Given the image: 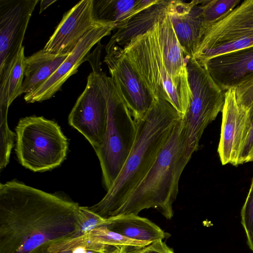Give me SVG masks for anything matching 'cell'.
Listing matches in <instances>:
<instances>
[{"label":"cell","instance_id":"16","mask_svg":"<svg viewBox=\"0 0 253 253\" xmlns=\"http://www.w3.org/2000/svg\"><path fill=\"white\" fill-rule=\"evenodd\" d=\"M154 26L164 64L169 76L175 85L191 95L186 59L169 12L156 21Z\"/></svg>","mask_w":253,"mask_h":253},{"label":"cell","instance_id":"20","mask_svg":"<svg viewBox=\"0 0 253 253\" xmlns=\"http://www.w3.org/2000/svg\"><path fill=\"white\" fill-rule=\"evenodd\" d=\"M69 54H53L42 49L26 57L22 93H30L40 87Z\"/></svg>","mask_w":253,"mask_h":253},{"label":"cell","instance_id":"10","mask_svg":"<svg viewBox=\"0 0 253 253\" xmlns=\"http://www.w3.org/2000/svg\"><path fill=\"white\" fill-rule=\"evenodd\" d=\"M39 0H0V84L8 76L22 48L28 25Z\"/></svg>","mask_w":253,"mask_h":253},{"label":"cell","instance_id":"17","mask_svg":"<svg viewBox=\"0 0 253 253\" xmlns=\"http://www.w3.org/2000/svg\"><path fill=\"white\" fill-rule=\"evenodd\" d=\"M201 1L172 0L169 12L185 57H193L204 34Z\"/></svg>","mask_w":253,"mask_h":253},{"label":"cell","instance_id":"3","mask_svg":"<svg viewBox=\"0 0 253 253\" xmlns=\"http://www.w3.org/2000/svg\"><path fill=\"white\" fill-rule=\"evenodd\" d=\"M191 157L181 118L147 174L112 216L138 214L143 210L153 208L171 219L179 179Z\"/></svg>","mask_w":253,"mask_h":253},{"label":"cell","instance_id":"13","mask_svg":"<svg viewBox=\"0 0 253 253\" xmlns=\"http://www.w3.org/2000/svg\"><path fill=\"white\" fill-rule=\"evenodd\" d=\"M224 103L218 152L223 165H238L251 122V109L238 105L235 88L224 92Z\"/></svg>","mask_w":253,"mask_h":253},{"label":"cell","instance_id":"18","mask_svg":"<svg viewBox=\"0 0 253 253\" xmlns=\"http://www.w3.org/2000/svg\"><path fill=\"white\" fill-rule=\"evenodd\" d=\"M104 227L128 238L150 243L170 236L149 219L134 214L107 218Z\"/></svg>","mask_w":253,"mask_h":253},{"label":"cell","instance_id":"4","mask_svg":"<svg viewBox=\"0 0 253 253\" xmlns=\"http://www.w3.org/2000/svg\"><path fill=\"white\" fill-rule=\"evenodd\" d=\"M124 56L154 99L169 102L183 117L191 95L174 84L165 67L154 25L122 48Z\"/></svg>","mask_w":253,"mask_h":253},{"label":"cell","instance_id":"6","mask_svg":"<svg viewBox=\"0 0 253 253\" xmlns=\"http://www.w3.org/2000/svg\"><path fill=\"white\" fill-rule=\"evenodd\" d=\"M19 163L34 172L53 169L65 160L68 142L60 126L43 117L21 119L15 128Z\"/></svg>","mask_w":253,"mask_h":253},{"label":"cell","instance_id":"31","mask_svg":"<svg viewBox=\"0 0 253 253\" xmlns=\"http://www.w3.org/2000/svg\"><path fill=\"white\" fill-rule=\"evenodd\" d=\"M56 0H42L40 1V10L39 13H41L44 10L51 4L55 2Z\"/></svg>","mask_w":253,"mask_h":253},{"label":"cell","instance_id":"1","mask_svg":"<svg viewBox=\"0 0 253 253\" xmlns=\"http://www.w3.org/2000/svg\"><path fill=\"white\" fill-rule=\"evenodd\" d=\"M77 203L17 180L0 184V253H30L69 238L78 225Z\"/></svg>","mask_w":253,"mask_h":253},{"label":"cell","instance_id":"9","mask_svg":"<svg viewBox=\"0 0 253 253\" xmlns=\"http://www.w3.org/2000/svg\"><path fill=\"white\" fill-rule=\"evenodd\" d=\"M100 60L87 77L85 87L68 116L70 126L88 141L94 151L103 143L108 121V106Z\"/></svg>","mask_w":253,"mask_h":253},{"label":"cell","instance_id":"15","mask_svg":"<svg viewBox=\"0 0 253 253\" xmlns=\"http://www.w3.org/2000/svg\"><path fill=\"white\" fill-rule=\"evenodd\" d=\"M201 65L223 91L236 88L253 77V46L213 56Z\"/></svg>","mask_w":253,"mask_h":253},{"label":"cell","instance_id":"5","mask_svg":"<svg viewBox=\"0 0 253 253\" xmlns=\"http://www.w3.org/2000/svg\"><path fill=\"white\" fill-rule=\"evenodd\" d=\"M108 106L104 140L95 151L99 159L107 191L122 170L134 144L136 123L119 95L111 77L103 73Z\"/></svg>","mask_w":253,"mask_h":253},{"label":"cell","instance_id":"14","mask_svg":"<svg viewBox=\"0 0 253 253\" xmlns=\"http://www.w3.org/2000/svg\"><path fill=\"white\" fill-rule=\"evenodd\" d=\"M103 23L95 17L93 0L80 1L64 14L43 50L53 54H69L88 31Z\"/></svg>","mask_w":253,"mask_h":253},{"label":"cell","instance_id":"29","mask_svg":"<svg viewBox=\"0 0 253 253\" xmlns=\"http://www.w3.org/2000/svg\"><path fill=\"white\" fill-rule=\"evenodd\" d=\"M137 253H174L163 240H158L139 250Z\"/></svg>","mask_w":253,"mask_h":253},{"label":"cell","instance_id":"8","mask_svg":"<svg viewBox=\"0 0 253 253\" xmlns=\"http://www.w3.org/2000/svg\"><path fill=\"white\" fill-rule=\"evenodd\" d=\"M252 46L253 0H247L205 29L192 57L202 64L213 56Z\"/></svg>","mask_w":253,"mask_h":253},{"label":"cell","instance_id":"19","mask_svg":"<svg viewBox=\"0 0 253 253\" xmlns=\"http://www.w3.org/2000/svg\"><path fill=\"white\" fill-rule=\"evenodd\" d=\"M172 0H159L158 2L130 19L123 27L117 29L105 48L124 46L130 40L145 33L161 17L170 10Z\"/></svg>","mask_w":253,"mask_h":253},{"label":"cell","instance_id":"23","mask_svg":"<svg viewBox=\"0 0 253 253\" xmlns=\"http://www.w3.org/2000/svg\"><path fill=\"white\" fill-rule=\"evenodd\" d=\"M92 241L124 250L126 253H137L151 243L128 238L102 226L85 233Z\"/></svg>","mask_w":253,"mask_h":253},{"label":"cell","instance_id":"12","mask_svg":"<svg viewBox=\"0 0 253 253\" xmlns=\"http://www.w3.org/2000/svg\"><path fill=\"white\" fill-rule=\"evenodd\" d=\"M116 27L115 24L105 23L88 31L50 78L34 92L25 94V101L34 103L51 98L61 89L65 81L77 72L80 65L87 59L92 47L102 38L110 35Z\"/></svg>","mask_w":253,"mask_h":253},{"label":"cell","instance_id":"11","mask_svg":"<svg viewBox=\"0 0 253 253\" xmlns=\"http://www.w3.org/2000/svg\"><path fill=\"white\" fill-rule=\"evenodd\" d=\"M104 62L107 65L116 89L136 122L143 119L154 98L124 55L122 48H105Z\"/></svg>","mask_w":253,"mask_h":253},{"label":"cell","instance_id":"21","mask_svg":"<svg viewBox=\"0 0 253 253\" xmlns=\"http://www.w3.org/2000/svg\"><path fill=\"white\" fill-rule=\"evenodd\" d=\"M25 59L23 46L11 66L6 80L0 84V128L1 130L9 128L7 121L8 107L22 93Z\"/></svg>","mask_w":253,"mask_h":253},{"label":"cell","instance_id":"26","mask_svg":"<svg viewBox=\"0 0 253 253\" xmlns=\"http://www.w3.org/2000/svg\"><path fill=\"white\" fill-rule=\"evenodd\" d=\"M241 223L247 236V244L253 252V177L241 210Z\"/></svg>","mask_w":253,"mask_h":253},{"label":"cell","instance_id":"25","mask_svg":"<svg viewBox=\"0 0 253 253\" xmlns=\"http://www.w3.org/2000/svg\"><path fill=\"white\" fill-rule=\"evenodd\" d=\"M78 217L77 230L70 237L81 236L93 229L105 226L107 222V218L103 217L91 211L88 207H79Z\"/></svg>","mask_w":253,"mask_h":253},{"label":"cell","instance_id":"28","mask_svg":"<svg viewBox=\"0 0 253 253\" xmlns=\"http://www.w3.org/2000/svg\"><path fill=\"white\" fill-rule=\"evenodd\" d=\"M250 109L251 122L249 130L240 155L238 165L253 161V104Z\"/></svg>","mask_w":253,"mask_h":253},{"label":"cell","instance_id":"22","mask_svg":"<svg viewBox=\"0 0 253 253\" xmlns=\"http://www.w3.org/2000/svg\"><path fill=\"white\" fill-rule=\"evenodd\" d=\"M136 0H93L96 19L101 22L113 23L116 29L131 18L130 13Z\"/></svg>","mask_w":253,"mask_h":253},{"label":"cell","instance_id":"24","mask_svg":"<svg viewBox=\"0 0 253 253\" xmlns=\"http://www.w3.org/2000/svg\"><path fill=\"white\" fill-rule=\"evenodd\" d=\"M240 0H205L200 3L205 29L216 22L235 8Z\"/></svg>","mask_w":253,"mask_h":253},{"label":"cell","instance_id":"7","mask_svg":"<svg viewBox=\"0 0 253 253\" xmlns=\"http://www.w3.org/2000/svg\"><path fill=\"white\" fill-rule=\"evenodd\" d=\"M191 91L188 107L182 117L188 152L199 148L205 129L222 112L224 93L206 69L192 57H185Z\"/></svg>","mask_w":253,"mask_h":253},{"label":"cell","instance_id":"2","mask_svg":"<svg viewBox=\"0 0 253 253\" xmlns=\"http://www.w3.org/2000/svg\"><path fill=\"white\" fill-rule=\"evenodd\" d=\"M182 117L169 102L154 98L146 116L136 122L134 144L115 181L88 208L103 217L112 216L147 174Z\"/></svg>","mask_w":253,"mask_h":253},{"label":"cell","instance_id":"27","mask_svg":"<svg viewBox=\"0 0 253 253\" xmlns=\"http://www.w3.org/2000/svg\"><path fill=\"white\" fill-rule=\"evenodd\" d=\"M235 93L238 105L250 109L253 104V77L236 87Z\"/></svg>","mask_w":253,"mask_h":253},{"label":"cell","instance_id":"30","mask_svg":"<svg viewBox=\"0 0 253 253\" xmlns=\"http://www.w3.org/2000/svg\"><path fill=\"white\" fill-rule=\"evenodd\" d=\"M50 242L46 243L33 250L30 253H53L48 250V247ZM57 253H73L72 250L64 251Z\"/></svg>","mask_w":253,"mask_h":253}]
</instances>
